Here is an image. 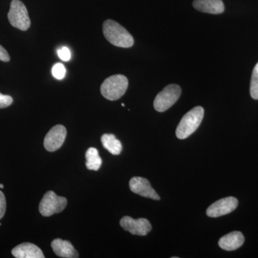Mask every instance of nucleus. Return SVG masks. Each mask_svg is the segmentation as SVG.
Listing matches in <instances>:
<instances>
[{
	"mask_svg": "<svg viewBox=\"0 0 258 258\" xmlns=\"http://www.w3.org/2000/svg\"><path fill=\"white\" fill-rule=\"evenodd\" d=\"M103 147L113 155H119L122 151V144L113 134H103L101 137Z\"/></svg>",
	"mask_w": 258,
	"mask_h": 258,
	"instance_id": "15",
	"label": "nucleus"
},
{
	"mask_svg": "<svg viewBox=\"0 0 258 258\" xmlns=\"http://www.w3.org/2000/svg\"><path fill=\"white\" fill-rule=\"evenodd\" d=\"M250 95L254 100H258V62L252 71L250 83Z\"/></svg>",
	"mask_w": 258,
	"mask_h": 258,
	"instance_id": "17",
	"label": "nucleus"
},
{
	"mask_svg": "<svg viewBox=\"0 0 258 258\" xmlns=\"http://www.w3.org/2000/svg\"><path fill=\"white\" fill-rule=\"evenodd\" d=\"M6 211V200L4 194L0 191V220L4 217Z\"/></svg>",
	"mask_w": 258,
	"mask_h": 258,
	"instance_id": "21",
	"label": "nucleus"
},
{
	"mask_svg": "<svg viewBox=\"0 0 258 258\" xmlns=\"http://www.w3.org/2000/svg\"><path fill=\"white\" fill-rule=\"evenodd\" d=\"M13 99L8 95H3L0 93V109L7 108L13 103Z\"/></svg>",
	"mask_w": 258,
	"mask_h": 258,
	"instance_id": "20",
	"label": "nucleus"
},
{
	"mask_svg": "<svg viewBox=\"0 0 258 258\" xmlns=\"http://www.w3.org/2000/svg\"><path fill=\"white\" fill-rule=\"evenodd\" d=\"M66 135H67V130L64 125H55L45 136L44 139V147L48 152H55L64 144Z\"/></svg>",
	"mask_w": 258,
	"mask_h": 258,
	"instance_id": "8",
	"label": "nucleus"
},
{
	"mask_svg": "<svg viewBox=\"0 0 258 258\" xmlns=\"http://www.w3.org/2000/svg\"><path fill=\"white\" fill-rule=\"evenodd\" d=\"M128 81L123 75H114L105 80L101 86L102 96L109 101H116L126 92Z\"/></svg>",
	"mask_w": 258,
	"mask_h": 258,
	"instance_id": "3",
	"label": "nucleus"
},
{
	"mask_svg": "<svg viewBox=\"0 0 258 258\" xmlns=\"http://www.w3.org/2000/svg\"><path fill=\"white\" fill-rule=\"evenodd\" d=\"M120 225L122 228L134 235L145 236L152 230L150 222L144 218L135 220L132 217L125 216L120 220Z\"/></svg>",
	"mask_w": 258,
	"mask_h": 258,
	"instance_id": "7",
	"label": "nucleus"
},
{
	"mask_svg": "<svg viewBox=\"0 0 258 258\" xmlns=\"http://www.w3.org/2000/svg\"><path fill=\"white\" fill-rule=\"evenodd\" d=\"M129 187L132 192L154 200H159V195L156 192L155 190L153 189L148 179L140 176H134L129 181Z\"/></svg>",
	"mask_w": 258,
	"mask_h": 258,
	"instance_id": "10",
	"label": "nucleus"
},
{
	"mask_svg": "<svg viewBox=\"0 0 258 258\" xmlns=\"http://www.w3.org/2000/svg\"><path fill=\"white\" fill-rule=\"evenodd\" d=\"M244 242V237L242 232L234 231L222 237L219 240L218 244L222 249L232 251L240 248Z\"/></svg>",
	"mask_w": 258,
	"mask_h": 258,
	"instance_id": "14",
	"label": "nucleus"
},
{
	"mask_svg": "<svg viewBox=\"0 0 258 258\" xmlns=\"http://www.w3.org/2000/svg\"><path fill=\"white\" fill-rule=\"evenodd\" d=\"M121 105H122V106H123V107H124V106H125L124 103H122V104H121Z\"/></svg>",
	"mask_w": 258,
	"mask_h": 258,
	"instance_id": "24",
	"label": "nucleus"
},
{
	"mask_svg": "<svg viewBox=\"0 0 258 258\" xmlns=\"http://www.w3.org/2000/svg\"><path fill=\"white\" fill-rule=\"evenodd\" d=\"M57 55L61 60L63 61H69L71 57V51L67 47H62L57 51Z\"/></svg>",
	"mask_w": 258,
	"mask_h": 258,
	"instance_id": "19",
	"label": "nucleus"
},
{
	"mask_svg": "<svg viewBox=\"0 0 258 258\" xmlns=\"http://www.w3.org/2000/svg\"><path fill=\"white\" fill-rule=\"evenodd\" d=\"M52 74L56 79L62 80L64 79L66 74V69L62 63L54 64L52 69Z\"/></svg>",
	"mask_w": 258,
	"mask_h": 258,
	"instance_id": "18",
	"label": "nucleus"
},
{
	"mask_svg": "<svg viewBox=\"0 0 258 258\" xmlns=\"http://www.w3.org/2000/svg\"><path fill=\"white\" fill-rule=\"evenodd\" d=\"M238 200L233 197L222 198L215 202L207 210V215L210 217H219L230 214L237 208Z\"/></svg>",
	"mask_w": 258,
	"mask_h": 258,
	"instance_id": "9",
	"label": "nucleus"
},
{
	"mask_svg": "<svg viewBox=\"0 0 258 258\" xmlns=\"http://www.w3.org/2000/svg\"><path fill=\"white\" fill-rule=\"evenodd\" d=\"M0 60L3 62H8L10 60V57L8 51L4 47L0 45Z\"/></svg>",
	"mask_w": 258,
	"mask_h": 258,
	"instance_id": "22",
	"label": "nucleus"
},
{
	"mask_svg": "<svg viewBox=\"0 0 258 258\" xmlns=\"http://www.w3.org/2000/svg\"><path fill=\"white\" fill-rule=\"evenodd\" d=\"M51 247L54 252L58 257L63 258H77L79 257V253L74 248L72 243L69 241L63 240L62 239H55L51 242Z\"/></svg>",
	"mask_w": 258,
	"mask_h": 258,
	"instance_id": "13",
	"label": "nucleus"
},
{
	"mask_svg": "<svg viewBox=\"0 0 258 258\" xmlns=\"http://www.w3.org/2000/svg\"><path fill=\"white\" fill-rule=\"evenodd\" d=\"M193 6L198 11L209 14H221L225 11V5L222 0H195Z\"/></svg>",
	"mask_w": 258,
	"mask_h": 258,
	"instance_id": "12",
	"label": "nucleus"
},
{
	"mask_svg": "<svg viewBox=\"0 0 258 258\" xmlns=\"http://www.w3.org/2000/svg\"><path fill=\"white\" fill-rule=\"evenodd\" d=\"M103 32L106 40L114 46L128 48L134 45L132 35L119 23L113 20H107L103 23Z\"/></svg>",
	"mask_w": 258,
	"mask_h": 258,
	"instance_id": "1",
	"label": "nucleus"
},
{
	"mask_svg": "<svg viewBox=\"0 0 258 258\" xmlns=\"http://www.w3.org/2000/svg\"><path fill=\"white\" fill-rule=\"evenodd\" d=\"M67 199L63 197L57 196L54 191H48L45 194L40 205L39 211L42 216L50 217L54 214L60 213L63 211L67 206Z\"/></svg>",
	"mask_w": 258,
	"mask_h": 258,
	"instance_id": "5",
	"label": "nucleus"
},
{
	"mask_svg": "<svg viewBox=\"0 0 258 258\" xmlns=\"http://www.w3.org/2000/svg\"><path fill=\"white\" fill-rule=\"evenodd\" d=\"M12 254L17 258H44L43 252L35 244L25 242L19 244L12 250Z\"/></svg>",
	"mask_w": 258,
	"mask_h": 258,
	"instance_id": "11",
	"label": "nucleus"
},
{
	"mask_svg": "<svg viewBox=\"0 0 258 258\" xmlns=\"http://www.w3.org/2000/svg\"><path fill=\"white\" fill-rule=\"evenodd\" d=\"M204 113V108L201 106L195 107L187 112L178 125L176 131V137L179 139H185L195 133L203 121Z\"/></svg>",
	"mask_w": 258,
	"mask_h": 258,
	"instance_id": "2",
	"label": "nucleus"
},
{
	"mask_svg": "<svg viewBox=\"0 0 258 258\" xmlns=\"http://www.w3.org/2000/svg\"><path fill=\"white\" fill-rule=\"evenodd\" d=\"M8 16L12 26L22 31L28 30L31 25L28 10L20 0L12 1Z\"/></svg>",
	"mask_w": 258,
	"mask_h": 258,
	"instance_id": "4",
	"label": "nucleus"
},
{
	"mask_svg": "<svg viewBox=\"0 0 258 258\" xmlns=\"http://www.w3.org/2000/svg\"><path fill=\"white\" fill-rule=\"evenodd\" d=\"M3 187H4V186H3V184H0V188H1V189H3Z\"/></svg>",
	"mask_w": 258,
	"mask_h": 258,
	"instance_id": "23",
	"label": "nucleus"
},
{
	"mask_svg": "<svg viewBox=\"0 0 258 258\" xmlns=\"http://www.w3.org/2000/svg\"><path fill=\"white\" fill-rule=\"evenodd\" d=\"M181 89L178 85L171 84L166 86L162 91L158 93L154 101V107L158 112H164L171 108L181 96Z\"/></svg>",
	"mask_w": 258,
	"mask_h": 258,
	"instance_id": "6",
	"label": "nucleus"
},
{
	"mask_svg": "<svg viewBox=\"0 0 258 258\" xmlns=\"http://www.w3.org/2000/svg\"><path fill=\"white\" fill-rule=\"evenodd\" d=\"M86 167L89 170L98 171L102 165V159L96 148L91 147L86 153Z\"/></svg>",
	"mask_w": 258,
	"mask_h": 258,
	"instance_id": "16",
	"label": "nucleus"
}]
</instances>
